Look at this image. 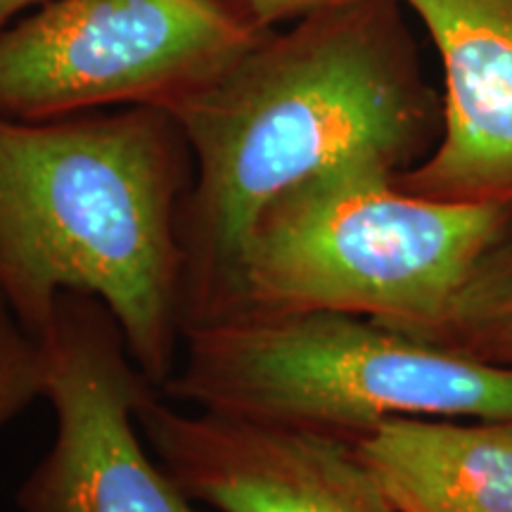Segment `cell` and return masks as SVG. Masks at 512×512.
I'll use <instances>...</instances> for the list:
<instances>
[{
	"label": "cell",
	"instance_id": "1",
	"mask_svg": "<svg viewBox=\"0 0 512 512\" xmlns=\"http://www.w3.org/2000/svg\"><path fill=\"white\" fill-rule=\"evenodd\" d=\"M169 112L192 152L183 337L240 313L249 235L275 197L354 157L401 174L441 131L401 0H349L266 31Z\"/></svg>",
	"mask_w": 512,
	"mask_h": 512
},
{
	"label": "cell",
	"instance_id": "2",
	"mask_svg": "<svg viewBox=\"0 0 512 512\" xmlns=\"http://www.w3.org/2000/svg\"><path fill=\"white\" fill-rule=\"evenodd\" d=\"M192 152L164 107L0 117V299L46 335L57 299H100L162 389L183 349L181 211Z\"/></svg>",
	"mask_w": 512,
	"mask_h": 512
},
{
	"label": "cell",
	"instance_id": "3",
	"mask_svg": "<svg viewBox=\"0 0 512 512\" xmlns=\"http://www.w3.org/2000/svg\"><path fill=\"white\" fill-rule=\"evenodd\" d=\"M396 174L354 157L275 197L249 235L240 313H349L430 337L512 204L430 200Z\"/></svg>",
	"mask_w": 512,
	"mask_h": 512
},
{
	"label": "cell",
	"instance_id": "4",
	"mask_svg": "<svg viewBox=\"0 0 512 512\" xmlns=\"http://www.w3.org/2000/svg\"><path fill=\"white\" fill-rule=\"evenodd\" d=\"M159 394L351 441L389 418L512 420L510 368L328 311H249L185 332Z\"/></svg>",
	"mask_w": 512,
	"mask_h": 512
},
{
	"label": "cell",
	"instance_id": "5",
	"mask_svg": "<svg viewBox=\"0 0 512 512\" xmlns=\"http://www.w3.org/2000/svg\"><path fill=\"white\" fill-rule=\"evenodd\" d=\"M264 34L240 0H50L0 34V117L169 110Z\"/></svg>",
	"mask_w": 512,
	"mask_h": 512
},
{
	"label": "cell",
	"instance_id": "6",
	"mask_svg": "<svg viewBox=\"0 0 512 512\" xmlns=\"http://www.w3.org/2000/svg\"><path fill=\"white\" fill-rule=\"evenodd\" d=\"M43 399L55 441L17 491L22 512H200L147 456L138 406L155 384L140 373L100 299L64 292L41 339Z\"/></svg>",
	"mask_w": 512,
	"mask_h": 512
},
{
	"label": "cell",
	"instance_id": "7",
	"mask_svg": "<svg viewBox=\"0 0 512 512\" xmlns=\"http://www.w3.org/2000/svg\"><path fill=\"white\" fill-rule=\"evenodd\" d=\"M136 415L183 494L219 512H399L351 439L202 408L190 413L159 389Z\"/></svg>",
	"mask_w": 512,
	"mask_h": 512
},
{
	"label": "cell",
	"instance_id": "8",
	"mask_svg": "<svg viewBox=\"0 0 512 512\" xmlns=\"http://www.w3.org/2000/svg\"><path fill=\"white\" fill-rule=\"evenodd\" d=\"M441 62V131L396 174L413 195L512 204V0H401Z\"/></svg>",
	"mask_w": 512,
	"mask_h": 512
},
{
	"label": "cell",
	"instance_id": "9",
	"mask_svg": "<svg viewBox=\"0 0 512 512\" xmlns=\"http://www.w3.org/2000/svg\"><path fill=\"white\" fill-rule=\"evenodd\" d=\"M354 444L399 512H512V420L389 418Z\"/></svg>",
	"mask_w": 512,
	"mask_h": 512
},
{
	"label": "cell",
	"instance_id": "10",
	"mask_svg": "<svg viewBox=\"0 0 512 512\" xmlns=\"http://www.w3.org/2000/svg\"><path fill=\"white\" fill-rule=\"evenodd\" d=\"M427 339L512 370V223L486 249Z\"/></svg>",
	"mask_w": 512,
	"mask_h": 512
},
{
	"label": "cell",
	"instance_id": "11",
	"mask_svg": "<svg viewBox=\"0 0 512 512\" xmlns=\"http://www.w3.org/2000/svg\"><path fill=\"white\" fill-rule=\"evenodd\" d=\"M46 358L38 339L22 330L0 299V430L43 399Z\"/></svg>",
	"mask_w": 512,
	"mask_h": 512
},
{
	"label": "cell",
	"instance_id": "12",
	"mask_svg": "<svg viewBox=\"0 0 512 512\" xmlns=\"http://www.w3.org/2000/svg\"><path fill=\"white\" fill-rule=\"evenodd\" d=\"M349 3V0H240V5L249 12V17L261 29L271 31L280 24H292L311 12L335 8V5Z\"/></svg>",
	"mask_w": 512,
	"mask_h": 512
},
{
	"label": "cell",
	"instance_id": "13",
	"mask_svg": "<svg viewBox=\"0 0 512 512\" xmlns=\"http://www.w3.org/2000/svg\"><path fill=\"white\" fill-rule=\"evenodd\" d=\"M43 3V0H0V34L17 22V17L24 10L34 8V5Z\"/></svg>",
	"mask_w": 512,
	"mask_h": 512
}]
</instances>
